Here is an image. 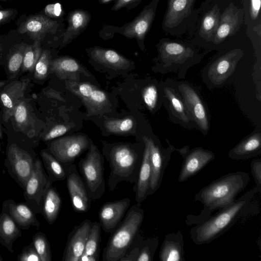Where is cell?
I'll return each mask as SVG.
<instances>
[{
  "label": "cell",
  "mask_w": 261,
  "mask_h": 261,
  "mask_svg": "<svg viewBox=\"0 0 261 261\" xmlns=\"http://www.w3.org/2000/svg\"><path fill=\"white\" fill-rule=\"evenodd\" d=\"M61 203V198L56 188L50 185L43 195L40 213L48 224H53L57 220Z\"/></svg>",
  "instance_id": "cell-29"
},
{
  "label": "cell",
  "mask_w": 261,
  "mask_h": 261,
  "mask_svg": "<svg viewBox=\"0 0 261 261\" xmlns=\"http://www.w3.org/2000/svg\"><path fill=\"white\" fill-rule=\"evenodd\" d=\"M143 142L145 146L142 161L137 181L133 187L136 201L137 204L139 205H141V203L149 196L148 192L152 172L149 146L146 142Z\"/></svg>",
  "instance_id": "cell-24"
},
{
  "label": "cell",
  "mask_w": 261,
  "mask_h": 261,
  "mask_svg": "<svg viewBox=\"0 0 261 261\" xmlns=\"http://www.w3.org/2000/svg\"><path fill=\"white\" fill-rule=\"evenodd\" d=\"M142 97L147 108L150 111L154 110L156 107L158 97L156 87L153 85L146 87L143 90Z\"/></svg>",
  "instance_id": "cell-44"
},
{
  "label": "cell",
  "mask_w": 261,
  "mask_h": 261,
  "mask_svg": "<svg viewBox=\"0 0 261 261\" xmlns=\"http://www.w3.org/2000/svg\"><path fill=\"white\" fill-rule=\"evenodd\" d=\"M53 182L45 171L42 161L37 157L32 173L23 189L25 202L35 214L41 213L43 195Z\"/></svg>",
  "instance_id": "cell-9"
},
{
  "label": "cell",
  "mask_w": 261,
  "mask_h": 261,
  "mask_svg": "<svg viewBox=\"0 0 261 261\" xmlns=\"http://www.w3.org/2000/svg\"><path fill=\"white\" fill-rule=\"evenodd\" d=\"M142 0H116L111 10L117 11L123 8L130 10L138 6Z\"/></svg>",
  "instance_id": "cell-49"
},
{
  "label": "cell",
  "mask_w": 261,
  "mask_h": 261,
  "mask_svg": "<svg viewBox=\"0 0 261 261\" xmlns=\"http://www.w3.org/2000/svg\"><path fill=\"white\" fill-rule=\"evenodd\" d=\"M66 84L67 88L82 100L91 114L100 112L108 105L107 94L90 83L69 81Z\"/></svg>",
  "instance_id": "cell-14"
},
{
  "label": "cell",
  "mask_w": 261,
  "mask_h": 261,
  "mask_svg": "<svg viewBox=\"0 0 261 261\" xmlns=\"http://www.w3.org/2000/svg\"><path fill=\"white\" fill-rule=\"evenodd\" d=\"M257 193L255 187L231 204L195 224L190 230L193 242L196 245L210 243L226 232L241 218L256 212L253 199Z\"/></svg>",
  "instance_id": "cell-2"
},
{
  "label": "cell",
  "mask_w": 261,
  "mask_h": 261,
  "mask_svg": "<svg viewBox=\"0 0 261 261\" xmlns=\"http://www.w3.org/2000/svg\"><path fill=\"white\" fill-rule=\"evenodd\" d=\"M149 148L150 159L151 166V177L148 195L153 194L160 187L165 170L170 160L171 154L173 151L172 147L164 149L150 138L143 137Z\"/></svg>",
  "instance_id": "cell-16"
},
{
  "label": "cell",
  "mask_w": 261,
  "mask_h": 261,
  "mask_svg": "<svg viewBox=\"0 0 261 261\" xmlns=\"http://www.w3.org/2000/svg\"><path fill=\"white\" fill-rule=\"evenodd\" d=\"M130 203V199L125 198L103 203L99 210L98 218L105 232L111 233L118 227Z\"/></svg>",
  "instance_id": "cell-20"
},
{
  "label": "cell",
  "mask_w": 261,
  "mask_h": 261,
  "mask_svg": "<svg viewBox=\"0 0 261 261\" xmlns=\"http://www.w3.org/2000/svg\"><path fill=\"white\" fill-rule=\"evenodd\" d=\"M69 127L64 124H58L53 127L43 137L44 141L53 140L66 134Z\"/></svg>",
  "instance_id": "cell-48"
},
{
  "label": "cell",
  "mask_w": 261,
  "mask_h": 261,
  "mask_svg": "<svg viewBox=\"0 0 261 261\" xmlns=\"http://www.w3.org/2000/svg\"><path fill=\"white\" fill-rule=\"evenodd\" d=\"M178 89L191 116L203 132L208 129V121L203 102L196 91L190 85L182 84Z\"/></svg>",
  "instance_id": "cell-21"
},
{
  "label": "cell",
  "mask_w": 261,
  "mask_h": 261,
  "mask_svg": "<svg viewBox=\"0 0 261 261\" xmlns=\"http://www.w3.org/2000/svg\"><path fill=\"white\" fill-rule=\"evenodd\" d=\"M87 50L92 60L114 70H125L133 64L131 61L113 49L95 46Z\"/></svg>",
  "instance_id": "cell-25"
},
{
  "label": "cell",
  "mask_w": 261,
  "mask_h": 261,
  "mask_svg": "<svg viewBox=\"0 0 261 261\" xmlns=\"http://www.w3.org/2000/svg\"><path fill=\"white\" fill-rule=\"evenodd\" d=\"M144 239V237L140 229L119 261H137Z\"/></svg>",
  "instance_id": "cell-41"
},
{
  "label": "cell",
  "mask_w": 261,
  "mask_h": 261,
  "mask_svg": "<svg viewBox=\"0 0 261 261\" xmlns=\"http://www.w3.org/2000/svg\"><path fill=\"white\" fill-rule=\"evenodd\" d=\"M50 55L47 50L42 51L34 68V76L39 80L44 79L47 75L50 64Z\"/></svg>",
  "instance_id": "cell-40"
},
{
  "label": "cell",
  "mask_w": 261,
  "mask_h": 261,
  "mask_svg": "<svg viewBox=\"0 0 261 261\" xmlns=\"http://www.w3.org/2000/svg\"><path fill=\"white\" fill-rule=\"evenodd\" d=\"M91 18L89 12L83 9H78L70 12L67 18L68 26L63 34L61 47H64L83 32Z\"/></svg>",
  "instance_id": "cell-27"
},
{
  "label": "cell",
  "mask_w": 261,
  "mask_h": 261,
  "mask_svg": "<svg viewBox=\"0 0 261 261\" xmlns=\"http://www.w3.org/2000/svg\"><path fill=\"white\" fill-rule=\"evenodd\" d=\"M37 157L14 143L7 147L4 165L10 176L23 190L32 173Z\"/></svg>",
  "instance_id": "cell-8"
},
{
  "label": "cell",
  "mask_w": 261,
  "mask_h": 261,
  "mask_svg": "<svg viewBox=\"0 0 261 261\" xmlns=\"http://www.w3.org/2000/svg\"><path fill=\"white\" fill-rule=\"evenodd\" d=\"M2 212L7 214L21 229H29L33 226L39 229L40 223L36 214L26 202L16 203L9 199L3 201Z\"/></svg>",
  "instance_id": "cell-22"
},
{
  "label": "cell",
  "mask_w": 261,
  "mask_h": 261,
  "mask_svg": "<svg viewBox=\"0 0 261 261\" xmlns=\"http://www.w3.org/2000/svg\"><path fill=\"white\" fill-rule=\"evenodd\" d=\"M17 14L15 9L9 8L0 10V25L5 24L13 19Z\"/></svg>",
  "instance_id": "cell-51"
},
{
  "label": "cell",
  "mask_w": 261,
  "mask_h": 261,
  "mask_svg": "<svg viewBox=\"0 0 261 261\" xmlns=\"http://www.w3.org/2000/svg\"><path fill=\"white\" fill-rule=\"evenodd\" d=\"M79 167L91 200L100 198L105 192L104 160L94 144H90L88 153L80 161Z\"/></svg>",
  "instance_id": "cell-7"
},
{
  "label": "cell",
  "mask_w": 261,
  "mask_h": 261,
  "mask_svg": "<svg viewBox=\"0 0 261 261\" xmlns=\"http://www.w3.org/2000/svg\"><path fill=\"white\" fill-rule=\"evenodd\" d=\"M196 0H168L162 23L163 29L172 34L185 32L192 18Z\"/></svg>",
  "instance_id": "cell-10"
},
{
  "label": "cell",
  "mask_w": 261,
  "mask_h": 261,
  "mask_svg": "<svg viewBox=\"0 0 261 261\" xmlns=\"http://www.w3.org/2000/svg\"><path fill=\"white\" fill-rule=\"evenodd\" d=\"M184 246V237L179 230L176 232L168 233L165 236L160 248V260L186 261Z\"/></svg>",
  "instance_id": "cell-26"
},
{
  "label": "cell",
  "mask_w": 261,
  "mask_h": 261,
  "mask_svg": "<svg viewBox=\"0 0 261 261\" xmlns=\"http://www.w3.org/2000/svg\"><path fill=\"white\" fill-rule=\"evenodd\" d=\"M261 154V136L253 134L243 140L228 152L231 160H247Z\"/></svg>",
  "instance_id": "cell-28"
},
{
  "label": "cell",
  "mask_w": 261,
  "mask_h": 261,
  "mask_svg": "<svg viewBox=\"0 0 261 261\" xmlns=\"http://www.w3.org/2000/svg\"><path fill=\"white\" fill-rule=\"evenodd\" d=\"M60 26L59 21L44 14L29 16L18 27L20 34H27L35 41H41L47 34H55Z\"/></svg>",
  "instance_id": "cell-19"
},
{
  "label": "cell",
  "mask_w": 261,
  "mask_h": 261,
  "mask_svg": "<svg viewBox=\"0 0 261 261\" xmlns=\"http://www.w3.org/2000/svg\"><path fill=\"white\" fill-rule=\"evenodd\" d=\"M156 46L157 60L163 73L178 72L183 77L188 68L201 60L195 48L180 41L162 38Z\"/></svg>",
  "instance_id": "cell-5"
},
{
  "label": "cell",
  "mask_w": 261,
  "mask_h": 261,
  "mask_svg": "<svg viewBox=\"0 0 261 261\" xmlns=\"http://www.w3.org/2000/svg\"><path fill=\"white\" fill-rule=\"evenodd\" d=\"M18 261H41L32 243L25 246L17 256Z\"/></svg>",
  "instance_id": "cell-45"
},
{
  "label": "cell",
  "mask_w": 261,
  "mask_h": 261,
  "mask_svg": "<svg viewBox=\"0 0 261 261\" xmlns=\"http://www.w3.org/2000/svg\"><path fill=\"white\" fill-rule=\"evenodd\" d=\"M159 243L158 237L144 239L137 261H152Z\"/></svg>",
  "instance_id": "cell-39"
},
{
  "label": "cell",
  "mask_w": 261,
  "mask_h": 261,
  "mask_svg": "<svg viewBox=\"0 0 261 261\" xmlns=\"http://www.w3.org/2000/svg\"><path fill=\"white\" fill-rule=\"evenodd\" d=\"M101 227L100 223L92 222L83 253L99 257Z\"/></svg>",
  "instance_id": "cell-35"
},
{
  "label": "cell",
  "mask_w": 261,
  "mask_h": 261,
  "mask_svg": "<svg viewBox=\"0 0 261 261\" xmlns=\"http://www.w3.org/2000/svg\"><path fill=\"white\" fill-rule=\"evenodd\" d=\"M179 151L184 158L178 178L179 182L185 181L197 174L215 158L213 152L201 147L191 150L184 148Z\"/></svg>",
  "instance_id": "cell-15"
},
{
  "label": "cell",
  "mask_w": 261,
  "mask_h": 261,
  "mask_svg": "<svg viewBox=\"0 0 261 261\" xmlns=\"http://www.w3.org/2000/svg\"><path fill=\"white\" fill-rule=\"evenodd\" d=\"M28 83V79L14 81L6 86L1 92L0 102L5 122H8L12 116L15 108L21 101Z\"/></svg>",
  "instance_id": "cell-23"
},
{
  "label": "cell",
  "mask_w": 261,
  "mask_h": 261,
  "mask_svg": "<svg viewBox=\"0 0 261 261\" xmlns=\"http://www.w3.org/2000/svg\"><path fill=\"white\" fill-rule=\"evenodd\" d=\"M32 243L41 261H51L52 255L49 241L42 232H37L33 236Z\"/></svg>",
  "instance_id": "cell-37"
},
{
  "label": "cell",
  "mask_w": 261,
  "mask_h": 261,
  "mask_svg": "<svg viewBox=\"0 0 261 261\" xmlns=\"http://www.w3.org/2000/svg\"><path fill=\"white\" fill-rule=\"evenodd\" d=\"M66 174V184L73 210L85 213L91 207V199L85 182L74 164H63Z\"/></svg>",
  "instance_id": "cell-12"
},
{
  "label": "cell",
  "mask_w": 261,
  "mask_h": 261,
  "mask_svg": "<svg viewBox=\"0 0 261 261\" xmlns=\"http://www.w3.org/2000/svg\"><path fill=\"white\" fill-rule=\"evenodd\" d=\"M249 180L248 172L236 171L223 175L203 187L195 195V200L202 203L203 209L198 216L188 215L186 224H197L209 217L214 211L231 204Z\"/></svg>",
  "instance_id": "cell-1"
},
{
  "label": "cell",
  "mask_w": 261,
  "mask_h": 261,
  "mask_svg": "<svg viewBox=\"0 0 261 261\" xmlns=\"http://www.w3.org/2000/svg\"><path fill=\"white\" fill-rule=\"evenodd\" d=\"M244 15L243 9L230 3L221 14L219 26L212 42L219 44L237 33L243 22Z\"/></svg>",
  "instance_id": "cell-17"
},
{
  "label": "cell",
  "mask_w": 261,
  "mask_h": 261,
  "mask_svg": "<svg viewBox=\"0 0 261 261\" xmlns=\"http://www.w3.org/2000/svg\"><path fill=\"white\" fill-rule=\"evenodd\" d=\"M0 1H7V0H0Z\"/></svg>",
  "instance_id": "cell-55"
},
{
  "label": "cell",
  "mask_w": 261,
  "mask_h": 261,
  "mask_svg": "<svg viewBox=\"0 0 261 261\" xmlns=\"http://www.w3.org/2000/svg\"><path fill=\"white\" fill-rule=\"evenodd\" d=\"M50 71L62 79L76 80L84 70L78 62L70 57H62L51 61Z\"/></svg>",
  "instance_id": "cell-30"
},
{
  "label": "cell",
  "mask_w": 261,
  "mask_h": 261,
  "mask_svg": "<svg viewBox=\"0 0 261 261\" xmlns=\"http://www.w3.org/2000/svg\"><path fill=\"white\" fill-rule=\"evenodd\" d=\"M91 224L92 222L90 220L85 219L73 227L68 236L62 261H79L84 251Z\"/></svg>",
  "instance_id": "cell-18"
},
{
  "label": "cell",
  "mask_w": 261,
  "mask_h": 261,
  "mask_svg": "<svg viewBox=\"0 0 261 261\" xmlns=\"http://www.w3.org/2000/svg\"><path fill=\"white\" fill-rule=\"evenodd\" d=\"M164 91L172 112H174L175 116L180 120L185 123H188L191 120V115L185 105L174 90L167 87L164 88Z\"/></svg>",
  "instance_id": "cell-34"
},
{
  "label": "cell",
  "mask_w": 261,
  "mask_h": 261,
  "mask_svg": "<svg viewBox=\"0 0 261 261\" xmlns=\"http://www.w3.org/2000/svg\"><path fill=\"white\" fill-rule=\"evenodd\" d=\"M113 0H98L99 3L100 4H107L112 1Z\"/></svg>",
  "instance_id": "cell-52"
},
{
  "label": "cell",
  "mask_w": 261,
  "mask_h": 261,
  "mask_svg": "<svg viewBox=\"0 0 261 261\" xmlns=\"http://www.w3.org/2000/svg\"><path fill=\"white\" fill-rule=\"evenodd\" d=\"M3 258L2 257V256H1V255L0 254V261H3Z\"/></svg>",
  "instance_id": "cell-54"
},
{
  "label": "cell",
  "mask_w": 261,
  "mask_h": 261,
  "mask_svg": "<svg viewBox=\"0 0 261 261\" xmlns=\"http://www.w3.org/2000/svg\"><path fill=\"white\" fill-rule=\"evenodd\" d=\"M135 121L130 117L112 119L107 120L105 126L108 132L113 134H125L130 132L134 127Z\"/></svg>",
  "instance_id": "cell-38"
},
{
  "label": "cell",
  "mask_w": 261,
  "mask_h": 261,
  "mask_svg": "<svg viewBox=\"0 0 261 261\" xmlns=\"http://www.w3.org/2000/svg\"><path fill=\"white\" fill-rule=\"evenodd\" d=\"M143 151H141L134 145L125 143H118L105 147L103 155L110 168L107 183L110 192H113L121 182L130 184L136 182Z\"/></svg>",
  "instance_id": "cell-3"
},
{
  "label": "cell",
  "mask_w": 261,
  "mask_h": 261,
  "mask_svg": "<svg viewBox=\"0 0 261 261\" xmlns=\"http://www.w3.org/2000/svg\"><path fill=\"white\" fill-rule=\"evenodd\" d=\"M3 135H2V128H1V124L0 122V151L2 152V148H1V140L2 139Z\"/></svg>",
  "instance_id": "cell-53"
},
{
  "label": "cell",
  "mask_w": 261,
  "mask_h": 261,
  "mask_svg": "<svg viewBox=\"0 0 261 261\" xmlns=\"http://www.w3.org/2000/svg\"><path fill=\"white\" fill-rule=\"evenodd\" d=\"M21 237V229L6 213L0 214V243L11 253L14 250L13 243Z\"/></svg>",
  "instance_id": "cell-31"
},
{
  "label": "cell",
  "mask_w": 261,
  "mask_h": 261,
  "mask_svg": "<svg viewBox=\"0 0 261 261\" xmlns=\"http://www.w3.org/2000/svg\"><path fill=\"white\" fill-rule=\"evenodd\" d=\"M90 145L84 135L67 136L51 142L48 150L61 163L68 164L73 163Z\"/></svg>",
  "instance_id": "cell-11"
},
{
  "label": "cell",
  "mask_w": 261,
  "mask_h": 261,
  "mask_svg": "<svg viewBox=\"0 0 261 261\" xmlns=\"http://www.w3.org/2000/svg\"><path fill=\"white\" fill-rule=\"evenodd\" d=\"M40 156L46 173L53 182L66 179V174L63 164L48 150H42Z\"/></svg>",
  "instance_id": "cell-33"
},
{
  "label": "cell",
  "mask_w": 261,
  "mask_h": 261,
  "mask_svg": "<svg viewBox=\"0 0 261 261\" xmlns=\"http://www.w3.org/2000/svg\"><path fill=\"white\" fill-rule=\"evenodd\" d=\"M250 170L258 193H261V159L253 160L250 164Z\"/></svg>",
  "instance_id": "cell-46"
},
{
  "label": "cell",
  "mask_w": 261,
  "mask_h": 261,
  "mask_svg": "<svg viewBox=\"0 0 261 261\" xmlns=\"http://www.w3.org/2000/svg\"><path fill=\"white\" fill-rule=\"evenodd\" d=\"M244 53L240 49L227 51L211 63L205 75L208 83L213 87L221 86L233 72Z\"/></svg>",
  "instance_id": "cell-13"
},
{
  "label": "cell",
  "mask_w": 261,
  "mask_h": 261,
  "mask_svg": "<svg viewBox=\"0 0 261 261\" xmlns=\"http://www.w3.org/2000/svg\"><path fill=\"white\" fill-rule=\"evenodd\" d=\"M261 0H249V15L251 19L256 21L259 16Z\"/></svg>",
  "instance_id": "cell-50"
},
{
  "label": "cell",
  "mask_w": 261,
  "mask_h": 261,
  "mask_svg": "<svg viewBox=\"0 0 261 261\" xmlns=\"http://www.w3.org/2000/svg\"><path fill=\"white\" fill-rule=\"evenodd\" d=\"M159 1L152 0L133 20L120 27L104 24L99 32L100 37L106 40L113 37L115 34H119L128 39L135 38L140 49L145 50V37L155 18Z\"/></svg>",
  "instance_id": "cell-6"
},
{
  "label": "cell",
  "mask_w": 261,
  "mask_h": 261,
  "mask_svg": "<svg viewBox=\"0 0 261 261\" xmlns=\"http://www.w3.org/2000/svg\"><path fill=\"white\" fill-rule=\"evenodd\" d=\"M44 15L50 18H59L64 15V12L60 3L49 4L44 9Z\"/></svg>",
  "instance_id": "cell-47"
},
{
  "label": "cell",
  "mask_w": 261,
  "mask_h": 261,
  "mask_svg": "<svg viewBox=\"0 0 261 261\" xmlns=\"http://www.w3.org/2000/svg\"><path fill=\"white\" fill-rule=\"evenodd\" d=\"M144 215L141 205L136 203L129 208L123 220L111 233L103 249L102 261H119L140 229Z\"/></svg>",
  "instance_id": "cell-4"
},
{
  "label": "cell",
  "mask_w": 261,
  "mask_h": 261,
  "mask_svg": "<svg viewBox=\"0 0 261 261\" xmlns=\"http://www.w3.org/2000/svg\"><path fill=\"white\" fill-rule=\"evenodd\" d=\"M42 51L39 41L36 40L33 44L27 46L23 55L22 70L34 71L35 65L39 60Z\"/></svg>",
  "instance_id": "cell-36"
},
{
  "label": "cell",
  "mask_w": 261,
  "mask_h": 261,
  "mask_svg": "<svg viewBox=\"0 0 261 261\" xmlns=\"http://www.w3.org/2000/svg\"><path fill=\"white\" fill-rule=\"evenodd\" d=\"M220 15V8L217 5H215L203 16L199 35L205 41H212L218 28Z\"/></svg>",
  "instance_id": "cell-32"
},
{
  "label": "cell",
  "mask_w": 261,
  "mask_h": 261,
  "mask_svg": "<svg viewBox=\"0 0 261 261\" xmlns=\"http://www.w3.org/2000/svg\"><path fill=\"white\" fill-rule=\"evenodd\" d=\"M25 46H21L10 57L8 62L9 71L12 75L16 74L22 64Z\"/></svg>",
  "instance_id": "cell-43"
},
{
  "label": "cell",
  "mask_w": 261,
  "mask_h": 261,
  "mask_svg": "<svg viewBox=\"0 0 261 261\" xmlns=\"http://www.w3.org/2000/svg\"><path fill=\"white\" fill-rule=\"evenodd\" d=\"M27 104L24 100L20 101L15 108L12 116L20 129H24L28 125L29 117Z\"/></svg>",
  "instance_id": "cell-42"
}]
</instances>
